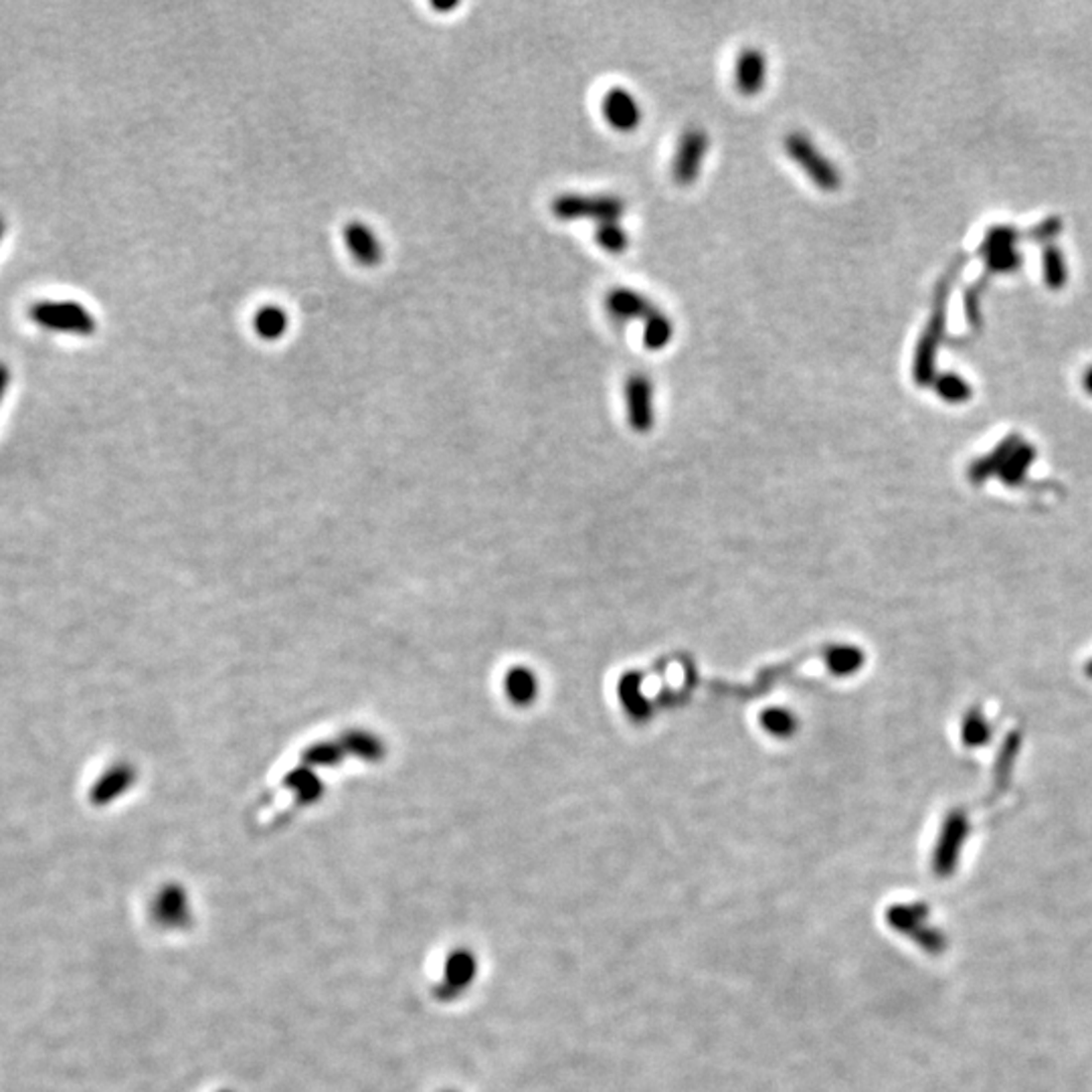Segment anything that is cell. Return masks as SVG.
<instances>
[{
    "label": "cell",
    "instance_id": "cell-1",
    "mask_svg": "<svg viewBox=\"0 0 1092 1092\" xmlns=\"http://www.w3.org/2000/svg\"><path fill=\"white\" fill-rule=\"evenodd\" d=\"M961 257L951 265V269L939 280L933 300V314L926 322V328L920 335V341L914 350V362H912V378L916 385L926 387L935 382L937 378V350L941 346V341L945 337V324H947V302L953 288V282L957 278V271L961 267Z\"/></svg>",
    "mask_w": 1092,
    "mask_h": 1092
},
{
    "label": "cell",
    "instance_id": "cell-2",
    "mask_svg": "<svg viewBox=\"0 0 1092 1092\" xmlns=\"http://www.w3.org/2000/svg\"><path fill=\"white\" fill-rule=\"evenodd\" d=\"M29 318L49 333L69 337H91L97 331L93 312L77 300H39L31 304Z\"/></svg>",
    "mask_w": 1092,
    "mask_h": 1092
},
{
    "label": "cell",
    "instance_id": "cell-3",
    "mask_svg": "<svg viewBox=\"0 0 1092 1092\" xmlns=\"http://www.w3.org/2000/svg\"><path fill=\"white\" fill-rule=\"evenodd\" d=\"M785 152L797 167L809 177V181L826 193H834L842 187V173L836 164L815 146V142L803 132H791L785 138Z\"/></svg>",
    "mask_w": 1092,
    "mask_h": 1092
},
{
    "label": "cell",
    "instance_id": "cell-4",
    "mask_svg": "<svg viewBox=\"0 0 1092 1092\" xmlns=\"http://www.w3.org/2000/svg\"><path fill=\"white\" fill-rule=\"evenodd\" d=\"M551 210L561 221L593 218L599 225L615 223L625 214V201L615 195H561L553 201Z\"/></svg>",
    "mask_w": 1092,
    "mask_h": 1092
},
{
    "label": "cell",
    "instance_id": "cell-5",
    "mask_svg": "<svg viewBox=\"0 0 1092 1092\" xmlns=\"http://www.w3.org/2000/svg\"><path fill=\"white\" fill-rule=\"evenodd\" d=\"M969 832H971V824L965 811L955 809L945 817L943 830L933 856V870L939 879L953 877V872L957 870V864L961 858V850L965 848V842L969 838Z\"/></svg>",
    "mask_w": 1092,
    "mask_h": 1092
},
{
    "label": "cell",
    "instance_id": "cell-6",
    "mask_svg": "<svg viewBox=\"0 0 1092 1092\" xmlns=\"http://www.w3.org/2000/svg\"><path fill=\"white\" fill-rule=\"evenodd\" d=\"M708 148H710V138L706 130L690 128L682 134L676 148L674 162H672V175L678 185L690 187L696 183L702 171L704 158L708 154Z\"/></svg>",
    "mask_w": 1092,
    "mask_h": 1092
},
{
    "label": "cell",
    "instance_id": "cell-7",
    "mask_svg": "<svg viewBox=\"0 0 1092 1092\" xmlns=\"http://www.w3.org/2000/svg\"><path fill=\"white\" fill-rule=\"evenodd\" d=\"M926 916H928V908L924 904L896 906L890 912V922L898 928V931L910 933L914 941L928 953H943L947 947V939L941 931H937V928L922 926Z\"/></svg>",
    "mask_w": 1092,
    "mask_h": 1092
},
{
    "label": "cell",
    "instance_id": "cell-8",
    "mask_svg": "<svg viewBox=\"0 0 1092 1092\" xmlns=\"http://www.w3.org/2000/svg\"><path fill=\"white\" fill-rule=\"evenodd\" d=\"M601 112L608 124L617 132H633L641 124V105L633 93L623 87H614L601 101Z\"/></svg>",
    "mask_w": 1092,
    "mask_h": 1092
},
{
    "label": "cell",
    "instance_id": "cell-9",
    "mask_svg": "<svg viewBox=\"0 0 1092 1092\" xmlns=\"http://www.w3.org/2000/svg\"><path fill=\"white\" fill-rule=\"evenodd\" d=\"M625 401H627L629 425L639 433L649 431L653 425V405H651L653 387H651V380L645 374L637 372L627 378Z\"/></svg>",
    "mask_w": 1092,
    "mask_h": 1092
},
{
    "label": "cell",
    "instance_id": "cell-10",
    "mask_svg": "<svg viewBox=\"0 0 1092 1092\" xmlns=\"http://www.w3.org/2000/svg\"><path fill=\"white\" fill-rule=\"evenodd\" d=\"M764 79H767V60L758 49L747 47L735 66L737 89L743 95H756L764 87Z\"/></svg>",
    "mask_w": 1092,
    "mask_h": 1092
},
{
    "label": "cell",
    "instance_id": "cell-11",
    "mask_svg": "<svg viewBox=\"0 0 1092 1092\" xmlns=\"http://www.w3.org/2000/svg\"><path fill=\"white\" fill-rule=\"evenodd\" d=\"M606 308L619 322H627L635 318L647 320L649 316L658 312V308H655L643 294L629 288H615L614 292H610V296L606 298Z\"/></svg>",
    "mask_w": 1092,
    "mask_h": 1092
},
{
    "label": "cell",
    "instance_id": "cell-12",
    "mask_svg": "<svg viewBox=\"0 0 1092 1092\" xmlns=\"http://www.w3.org/2000/svg\"><path fill=\"white\" fill-rule=\"evenodd\" d=\"M344 243L352 257L360 265H376L382 259V245L376 235L362 223H350L344 227Z\"/></svg>",
    "mask_w": 1092,
    "mask_h": 1092
},
{
    "label": "cell",
    "instance_id": "cell-13",
    "mask_svg": "<svg viewBox=\"0 0 1092 1092\" xmlns=\"http://www.w3.org/2000/svg\"><path fill=\"white\" fill-rule=\"evenodd\" d=\"M1020 444H1022V442H1020V435H1016V433H1014V435H1008L1006 440H1004L990 456L979 458V460H975V462L971 464V468H969V479H971L973 483L979 485V483L986 481L988 478L996 476V474L1000 472V468L1006 464V460L1014 454V450H1016Z\"/></svg>",
    "mask_w": 1092,
    "mask_h": 1092
},
{
    "label": "cell",
    "instance_id": "cell-14",
    "mask_svg": "<svg viewBox=\"0 0 1092 1092\" xmlns=\"http://www.w3.org/2000/svg\"><path fill=\"white\" fill-rule=\"evenodd\" d=\"M187 898L181 888H164L152 902V916L158 924L175 928L185 920Z\"/></svg>",
    "mask_w": 1092,
    "mask_h": 1092
},
{
    "label": "cell",
    "instance_id": "cell-15",
    "mask_svg": "<svg viewBox=\"0 0 1092 1092\" xmlns=\"http://www.w3.org/2000/svg\"><path fill=\"white\" fill-rule=\"evenodd\" d=\"M619 700L633 721L649 719V702L641 692V678L637 674H625L617 686Z\"/></svg>",
    "mask_w": 1092,
    "mask_h": 1092
},
{
    "label": "cell",
    "instance_id": "cell-16",
    "mask_svg": "<svg viewBox=\"0 0 1092 1092\" xmlns=\"http://www.w3.org/2000/svg\"><path fill=\"white\" fill-rule=\"evenodd\" d=\"M255 333L265 341H278L288 333V314L280 306H263L255 314Z\"/></svg>",
    "mask_w": 1092,
    "mask_h": 1092
},
{
    "label": "cell",
    "instance_id": "cell-17",
    "mask_svg": "<svg viewBox=\"0 0 1092 1092\" xmlns=\"http://www.w3.org/2000/svg\"><path fill=\"white\" fill-rule=\"evenodd\" d=\"M674 337V322L660 310L645 320L643 326V344L649 350H662L670 344Z\"/></svg>",
    "mask_w": 1092,
    "mask_h": 1092
},
{
    "label": "cell",
    "instance_id": "cell-18",
    "mask_svg": "<svg viewBox=\"0 0 1092 1092\" xmlns=\"http://www.w3.org/2000/svg\"><path fill=\"white\" fill-rule=\"evenodd\" d=\"M1035 460V450L1029 444H1020L1014 454L1006 460V464L1000 468L998 476L1008 485H1018L1024 481L1027 468Z\"/></svg>",
    "mask_w": 1092,
    "mask_h": 1092
},
{
    "label": "cell",
    "instance_id": "cell-19",
    "mask_svg": "<svg viewBox=\"0 0 1092 1092\" xmlns=\"http://www.w3.org/2000/svg\"><path fill=\"white\" fill-rule=\"evenodd\" d=\"M828 668L838 676H850L864 666V653L854 645H840L828 653Z\"/></svg>",
    "mask_w": 1092,
    "mask_h": 1092
},
{
    "label": "cell",
    "instance_id": "cell-20",
    "mask_svg": "<svg viewBox=\"0 0 1092 1092\" xmlns=\"http://www.w3.org/2000/svg\"><path fill=\"white\" fill-rule=\"evenodd\" d=\"M1042 267H1044V282H1046L1048 288L1060 290L1066 284L1068 269H1066L1062 249H1058L1052 243L1046 245V249L1042 253Z\"/></svg>",
    "mask_w": 1092,
    "mask_h": 1092
},
{
    "label": "cell",
    "instance_id": "cell-21",
    "mask_svg": "<svg viewBox=\"0 0 1092 1092\" xmlns=\"http://www.w3.org/2000/svg\"><path fill=\"white\" fill-rule=\"evenodd\" d=\"M992 737V729H990V723L986 721V717L981 715V710L973 708L967 713L965 721H963V727H961V739L967 747L975 749V747H983Z\"/></svg>",
    "mask_w": 1092,
    "mask_h": 1092
},
{
    "label": "cell",
    "instance_id": "cell-22",
    "mask_svg": "<svg viewBox=\"0 0 1092 1092\" xmlns=\"http://www.w3.org/2000/svg\"><path fill=\"white\" fill-rule=\"evenodd\" d=\"M935 391L947 403H963L971 397V387L965 378L955 372H943L935 378Z\"/></svg>",
    "mask_w": 1092,
    "mask_h": 1092
},
{
    "label": "cell",
    "instance_id": "cell-23",
    "mask_svg": "<svg viewBox=\"0 0 1092 1092\" xmlns=\"http://www.w3.org/2000/svg\"><path fill=\"white\" fill-rule=\"evenodd\" d=\"M1018 751H1020V733H1012L1002 751H1000V756L996 760V769H994V779L998 783L1000 789H1004L1010 781V775H1012V769H1014V762H1016V756H1018Z\"/></svg>",
    "mask_w": 1092,
    "mask_h": 1092
},
{
    "label": "cell",
    "instance_id": "cell-24",
    "mask_svg": "<svg viewBox=\"0 0 1092 1092\" xmlns=\"http://www.w3.org/2000/svg\"><path fill=\"white\" fill-rule=\"evenodd\" d=\"M762 729L775 737H791L797 729L795 717L785 708H769L760 715Z\"/></svg>",
    "mask_w": 1092,
    "mask_h": 1092
},
{
    "label": "cell",
    "instance_id": "cell-25",
    "mask_svg": "<svg viewBox=\"0 0 1092 1092\" xmlns=\"http://www.w3.org/2000/svg\"><path fill=\"white\" fill-rule=\"evenodd\" d=\"M597 243L604 247L608 253H623L627 249V243H629V237L625 233L623 227H619V223H604L597 227Z\"/></svg>",
    "mask_w": 1092,
    "mask_h": 1092
},
{
    "label": "cell",
    "instance_id": "cell-26",
    "mask_svg": "<svg viewBox=\"0 0 1092 1092\" xmlns=\"http://www.w3.org/2000/svg\"><path fill=\"white\" fill-rule=\"evenodd\" d=\"M1022 237V233L1016 229V227H994L988 231L986 239H983L981 247H979V253L986 257L994 251H1000V249H1008V247H1016L1018 239Z\"/></svg>",
    "mask_w": 1092,
    "mask_h": 1092
},
{
    "label": "cell",
    "instance_id": "cell-27",
    "mask_svg": "<svg viewBox=\"0 0 1092 1092\" xmlns=\"http://www.w3.org/2000/svg\"><path fill=\"white\" fill-rule=\"evenodd\" d=\"M986 263H988V273L1014 271L1022 265V255L1016 247H1008V249H1000V251H994V253L986 255Z\"/></svg>",
    "mask_w": 1092,
    "mask_h": 1092
},
{
    "label": "cell",
    "instance_id": "cell-28",
    "mask_svg": "<svg viewBox=\"0 0 1092 1092\" xmlns=\"http://www.w3.org/2000/svg\"><path fill=\"white\" fill-rule=\"evenodd\" d=\"M983 290H986V278H983L977 284H973L963 296L965 314H967V320L973 328L981 326V296H983Z\"/></svg>",
    "mask_w": 1092,
    "mask_h": 1092
},
{
    "label": "cell",
    "instance_id": "cell-29",
    "mask_svg": "<svg viewBox=\"0 0 1092 1092\" xmlns=\"http://www.w3.org/2000/svg\"><path fill=\"white\" fill-rule=\"evenodd\" d=\"M1060 231H1062V221H1060V218H1048V221L1031 227V229L1025 233V237H1029V239H1033V241H1037V243H1050Z\"/></svg>",
    "mask_w": 1092,
    "mask_h": 1092
},
{
    "label": "cell",
    "instance_id": "cell-30",
    "mask_svg": "<svg viewBox=\"0 0 1092 1092\" xmlns=\"http://www.w3.org/2000/svg\"><path fill=\"white\" fill-rule=\"evenodd\" d=\"M510 690L516 700L528 702L534 696V680L528 672H516L510 678Z\"/></svg>",
    "mask_w": 1092,
    "mask_h": 1092
},
{
    "label": "cell",
    "instance_id": "cell-31",
    "mask_svg": "<svg viewBox=\"0 0 1092 1092\" xmlns=\"http://www.w3.org/2000/svg\"><path fill=\"white\" fill-rule=\"evenodd\" d=\"M11 380H13L11 368H9L5 362H0V405H3V401H5L7 393H9Z\"/></svg>",
    "mask_w": 1092,
    "mask_h": 1092
},
{
    "label": "cell",
    "instance_id": "cell-32",
    "mask_svg": "<svg viewBox=\"0 0 1092 1092\" xmlns=\"http://www.w3.org/2000/svg\"><path fill=\"white\" fill-rule=\"evenodd\" d=\"M1084 389H1086L1088 395H1092V366L1084 374Z\"/></svg>",
    "mask_w": 1092,
    "mask_h": 1092
},
{
    "label": "cell",
    "instance_id": "cell-33",
    "mask_svg": "<svg viewBox=\"0 0 1092 1092\" xmlns=\"http://www.w3.org/2000/svg\"><path fill=\"white\" fill-rule=\"evenodd\" d=\"M5 235H7V221H5V216L0 214V243H3Z\"/></svg>",
    "mask_w": 1092,
    "mask_h": 1092
},
{
    "label": "cell",
    "instance_id": "cell-34",
    "mask_svg": "<svg viewBox=\"0 0 1092 1092\" xmlns=\"http://www.w3.org/2000/svg\"><path fill=\"white\" fill-rule=\"evenodd\" d=\"M1086 676H1088V678H1092V660H1090V662L1086 664Z\"/></svg>",
    "mask_w": 1092,
    "mask_h": 1092
}]
</instances>
